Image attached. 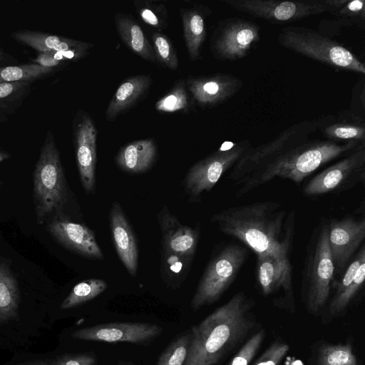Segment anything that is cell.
<instances>
[{
  "label": "cell",
  "mask_w": 365,
  "mask_h": 365,
  "mask_svg": "<svg viewBox=\"0 0 365 365\" xmlns=\"http://www.w3.org/2000/svg\"><path fill=\"white\" fill-rule=\"evenodd\" d=\"M153 49L156 61L168 69L175 71L179 66L178 58L170 38L160 31L152 35Z\"/></svg>",
  "instance_id": "obj_37"
},
{
  "label": "cell",
  "mask_w": 365,
  "mask_h": 365,
  "mask_svg": "<svg viewBox=\"0 0 365 365\" xmlns=\"http://www.w3.org/2000/svg\"><path fill=\"white\" fill-rule=\"evenodd\" d=\"M56 68L44 67L29 63L0 67V84L12 82L33 83L46 78L55 72Z\"/></svg>",
  "instance_id": "obj_31"
},
{
  "label": "cell",
  "mask_w": 365,
  "mask_h": 365,
  "mask_svg": "<svg viewBox=\"0 0 365 365\" xmlns=\"http://www.w3.org/2000/svg\"><path fill=\"white\" fill-rule=\"evenodd\" d=\"M317 365H359V363L351 343H324L318 349Z\"/></svg>",
  "instance_id": "obj_32"
},
{
  "label": "cell",
  "mask_w": 365,
  "mask_h": 365,
  "mask_svg": "<svg viewBox=\"0 0 365 365\" xmlns=\"http://www.w3.org/2000/svg\"><path fill=\"white\" fill-rule=\"evenodd\" d=\"M23 365H48V364L46 361H35V362L27 363V364H25Z\"/></svg>",
  "instance_id": "obj_46"
},
{
  "label": "cell",
  "mask_w": 365,
  "mask_h": 365,
  "mask_svg": "<svg viewBox=\"0 0 365 365\" xmlns=\"http://www.w3.org/2000/svg\"><path fill=\"white\" fill-rule=\"evenodd\" d=\"M19 302L18 282L10 269L0 263V323L16 318Z\"/></svg>",
  "instance_id": "obj_28"
},
{
  "label": "cell",
  "mask_w": 365,
  "mask_h": 365,
  "mask_svg": "<svg viewBox=\"0 0 365 365\" xmlns=\"http://www.w3.org/2000/svg\"><path fill=\"white\" fill-rule=\"evenodd\" d=\"M344 269L329 304V313L332 316H336L348 307L364 284L365 279L364 244H362L360 250Z\"/></svg>",
  "instance_id": "obj_20"
},
{
  "label": "cell",
  "mask_w": 365,
  "mask_h": 365,
  "mask_svg": "<svg viewBox=\"0 0 365 365\" xmlns=\"http://www.w3.org/2000/svg\"><path fill=\"white\" fill-rule=\"evenodd\" d=\"M162 331V328L155 324L115 322L80 329L71 336L79 340L106 343L145 344L158 337Z\"/></svg>",
  "instance_id": "obj_13"
},
{
  "label": "cell",
  "mask_w": 365,
  "mask_h": 365,
  "mask_svg": "<svg viewBox=\"0 0 365 365\" xmlns=\"http://www.w3.org/2000/svg\"><path fill=\"white\" fill-rule=\"evenodd\" d=\"M158 155V145L155 140L142 139L121 147L115 157V163L125 172L141 173L151 168Z\"/></svg>",
  "instance_id": "obj_25"
},
{
  "label": "cell",
  "mask_w": 365,
  "mask_h": 365,
  "mask_svg": "<svg viewBox=\"0 0 365 365\" xmlns=\"http://www.w3.org/2000/svg\"><path fill=\"white\" fill-rule=\"evenodd\" d=\"M248 256L246 247L230 243L223 247L208 263L191 301L197 310L218 300L233 282Z\"/></svg>",
  "instance_id": "obj_7"
},
{
  "label": "cell",
  "mask_w": 365,
  "mask_h": 365,
  "mask_svg": "<svg viewBox=\"0 0 365 365\" xmlns=\"http://www.w3.org/2000/svg\"><path fill=\"white\" fill-rule=\"evenodd\" d=\"M194 257L163 251L161 254V276L164 282L173 289L185 279Z\"/></svg>",
  "instance_id": "obj_29"
},
{
  "label": "cell",
  "mask_w": 365,
  "mask_h": 365,
  "mask_svg": "<svg viewBox=\"0 0 365 365\" xmlns=\"http://www.w3.org/2000/svg\"><path fill=\"white\" fill-rule=\"evenodd\" d=\"M259 41L258 24L231 17L218 22L210 38V49L217 60L235 61L246 57Z\"/></svg>",
  "instance_id": "obj_11"
},
{
  "label": "cell",
  "mask_w": 365,
  "mask_h": 365,
  "mask_svg": "<svg viewBox=\"0 0 365 365\" xmlns=\"http://www.w3.org/2000/svg\"><path fill=\"white\" fill-rule=\"evenodd\" d=\"M256 272L263 294L270 295L282 290L293 299L292 270L271 257H257Z\"/></svg>",
  "instance_id": "obj_26"
},
{
  "label": "cell",
  "mask_w": 365,
  "mask_h": 365,
  "mask_svg": "<svg viewBox=\"0 0 365 365\" xmlns=\"http://www.w3.org/2000/svg\"><path fill=\"white\" fill-rule=\"evenodd\" d=\"M223 233L240 240L257 257H271L292 270L295 214L272 201L234 206L211 218Z\"/></svg>",
  "instance_id": "obj_1"
},
{
  "label": "cell",
  "mask_w": 365,
  "mask_h": 365,
  "mask_svg": "<svg viewBox=\"0 0 365 365\" xmlns=\"http://www.w3.org/2000/svg\"><path fill=\"white\" fill-rule=\"evenodd\" d=\"M336 269L331 257L327 222L314 229L307 249L302 285L307 308L318 312L327 302Z\"/></svg>",
  "instance_id": "obj_5"
},
{
  "label": "cell",
  "mask_w": 365,
  "mask_h": 365,
  "mask_svg": "<svg viewBox=\"0 0 365 365\" xmlns=\"http://www.w3.org/2000/svg\"><path fill=\"white\" fill-rule=\"evenodd\" d=\"M13 59V57L7 53L5 50L0 46V64L11 61Z\"/></svg>",
  "instance_id": "obj_44"
},
{
  "label": "cell",
  "mask_w": 365,
  "mask_h": 365,
  "mask_svg": "<svg viewBox=\"0 0 365 365\" xmlns=\"http://www.w3.org/2000/svg\"><path fill=\"white\" fill-rule=\"evenodd\" d=\"M190 103L185 81L180 79L155 103V107L160 113H175L187 110Z\"/></svg>",
  "instance_id": "obj_34"
},
{
  "label": "cell",
  "mask_w": 365,
  "mask_h": 365,
  "mask_svg": "<svg viewBox=\"0 0 365 365\" xmlns=\"http://www.w3.org/2000/svg\"><path fill=\"white\" fill-rule=\"evenodd\" d=\"M133 5L136 13L145 24L159 31L168 28V11L163 2L153 0H135Z\"/></svg>",
  "instance_id": "obj_35"
},
{
  "label": "cell",
  "mask_w": 365,
  "mask_h": 365,
  "mask_svg": "<svg viewBox=\"0 0 365 365\" xmlns=\"http://www.w3.org/2000/svg\"><path fill=\"white\" fill-rule=\"evenodd\" d=\"M191 101L201 108L217 106L235 96L242 87V81L229 73L207 76H191L185 81Z\"/></svg>",
  "instance_id": "obj_16"
},
{
  "label": "cell",
  "mask_w": 365,
  "mask_h": 365,
  "mask_svg": "<svg viewBox=\"0 0 365 365\" xmlns=\"http://www.w3.org/2000/svg\"><path fill=\"white\" fill-rule=\"evenodd\" d=\"M220 149L197 162L188 170L184 180L185 190L193 197L209 192L222 175L231 169L250 147L248 141L228 143Z\"/></svg>",
  "instance_id": "obj_12"
},
{
  "label": "cell",
  "mask_w": 365,
  "mask_h": 365,
  "mask_svg": "<svg viewBox=\"0 0 365 365\" xmlns=\"http://www.w3.org/2000/svg\"><path fill=\"white\" fill-rule=\"evenodd\" d=\"M88 49H75L66 51L39 53L36 58L32 60V63L44 67L56 68L58 66L83 58L88 53Z\"/></svg>",
  "instance_id": "obj_39"
},
{
  "label": "cell",
  "mask_w": 365,
  "mask_h": 365,
  "mask_svg": "<svg viewBox=\"0 0 365 365\" xmlns=\"http://www.w3.org/2000/svg\"><path fill=\"white\" fill-rule=\"evenodd\" d=\"M254 302L238 292L192 328L184 365H215L239 345L255 324Z\"/></svg>",
  "instance_id": "obj_2"
},
{
  "label": "cell",
  "mask_w": 365,
  "mask_h": 365,
  "mask_svg": "<svg viewBox=\"0 0 365 365\" xmlns=\"http://www.w3.org/2000/svg\"><path fill=\"white\" fill-rule=\"evenodd\" d=\"M364 79H361L355 86L353 90L352 99L351 102L350 110H349L354 115L364 118L361 116V114L364 117Z\"/></svg>",
  "instance_id": "obj_43"
},
{
  "label": "cell",
  "mask_w": 365,
  "mask_h": 365,
  "mask_svg": "<svg viewBox=\"0 0 365 365\" xmlns=\"http://www.w3.org/2000/svg\"><path fill=\"white\" fill-rule=\"evenodd\" d=\"M33 197L37 222L61 215L67 189L60 155L53 133L48 130L34 171Z\"/></svg>",
  "instance_id": "obj_4"
},
{
  "label": "cell",
  "mask_w": 365,
  "mask_h": 365,
  "mask_svg": "<svg viewBox=\"0 0 365 365\" xmlns=\"http://www.w3.org/2000/svg\"><path fill=\"white\" fill-rule=\"evenodd\" d=\"M316 130V120H304L289 127L267 143L250 146L231 168L228 178L234 183L238 182L282 153L307 142Z\"/></svg>",
  "instance_id": "obj_8"
},
{
  "label": "cell",
  "mask_w": 365,
  "mask_h": 365,
  "mask_svg": "<svg viewBox=\"0 0 365 365\" xmlns=\"http://www.w3.org/2000/svg\"><path fill=\"white\" fill-rule=\"evenodd\" d=\"M17 42L33 48L39 53L88 49L94 44L39 31L18 30L11 34Z\"/></svg>",
  "instance_id": "obj_24"
},
{
  "label": "cell",
  "mask_w": 365,
  "mask_h": 365,
  "mask_svg": "<svg viewBox=\"0 0 365 365\" xmlns=\"http://www.w3.org/2000/svg\"><path fill=\"white\" fill-rule=\"evenodd\" d=\"M116 30L126 46L142 58L156 63L153 46L140 25L130 15L118 13L114 18Z\"/></svg>",
  "instance_id": "obj_27"
},
{
  "label": "cell",
  "mask_w": 365,
  "mask_h": 365,
  "mask_svg": "<svg viewBox=\"0 0 365 365\" xmlns=\"http://www.w3.org/2000/svg\"><path fill=\"white\" fill-rule=\"evenodd\" d=\"M152 83V77L148 74L133 76L123 81L109 102L106 120L113 121L133 107L147 95Z\"/></svg>",
  "instance_id": "obj_22"
},
{
  "label": "cell",
  "mask_w": 365,
  "mask_h": 365,
  "mask_svg": "<svg viewBox=\"0 0 365 365\" xmlns=\"http://www.w3.org/2000/svg\"><path fill=\"white\" fill-rule=\"evenodd\" d=\"M73 134L81 181L86 192L91 193L96 185L97 130L93 118L83 110L74 116Z\"/></svg>",
  "instance_id": "obj_14"
},
{
  "label": "cell",
  "mask_w": 365,
  "mask_h": 365,
  "mask_svg": "<svg viewBox=\"0 0 365 365\" xmlns=\"http://www.w3.org/2000/svg\"><path fill=\"white\" fill-rule=\"evenodd\" d=\"M329 245L336 271L343 270L365 238V219L353 215L327 222Z\"/></svg>",
  "instance_id": "obj_15"
},
{
  "label": "cell",
  "mask_w": 365,
  "mask_h": 365,
  "mask_svg": "<svg viewBox=\"0 0 365 365\" xmlns=\"http://www.w3.org/2000/svg\"><path fill=\"white\" fill-rule=\"evenodd\" d=\"M365 178V143L314 176L303 188L307 196L347 190Z\"/></svg>",
  "instance_id": "obj_10"
},
{
  "label": "cell",
  "mask_w": 365,
  "mask_h": 365,
  "mask_svg": "<svg viewBox=\"0 0 365 365\" xmlns=\"http://www.w3.org/2000/svg\"><path fill=\"white\" fill-rule=\"evenodd\" d=\"M107 283L98 279H89L77 284L63 301L61 309H68L90 301L107 289Z\"/></svg>",
  "instance_id": "obj_33"
},
{
  "label": "cell",
  "mask_w": 365,
  "mask_h": 365,
  "mask_svg": "<svg viewBox=\"0 0 365 365\" xmlns=\"http://www.w3.org/2000/svg\"><path fill=\"white\" fill-rule=\"evenodd\" d=\"M331 14L336 18L340 26H356L361 29L365 27L364 0H347Z\"/></svg>",
  "instance_id": "obj_36"
},
{
  "label": "cell",
  "mask_w": 365,
  "mask_h": 365,
  "mask_svg": "<svg viewBox=\"0 0 365 365\" xmlns=\"http://www.w3.org/2000/svg\"><path fill=\"white\" fill-rule=\"evenodd\" d=\"M48 229L64 247L88 257H103L93 232L85 225L71 222L61 215L53 216Z\"/></svg>",
  "instance_id": "obj_17"
},
{
  "label": "cell",
  "mask_w": 365,
  "mask_h": 365,
  "mask_svg": "<svg viewBox=\"0 0 365 365\" xmlns=\"http://www.w3.org/2000/svg\"><path fill=\"white\" fill-rule=\"evenodd\" d=\"M118 365H132V364L130 363H128V362H120Z\"/></svg>",
  "instance_id": "obj_47"
},
{
  "label": "cell",
  "mask_w": 365,
  "mask_h": 365,
  "mask_svg": "<svg viewBox=\"0 0 365 365\" xmlns=\"http://www.w3.org/2000/svg\"><path fill=\"white\" fill-rule=\"evenodd\" d=\"M180 14L190 60H198L207 35L205 19L211 14V10L204 5H195L180 8Z\"/></svg>",
  "instance_id": "obj_23"
},
{
  "label": "cell",
  "mask_w": 365,
  "mask_h": 365,
  "mask_svg": "<svg viewBox=\"0 0 365 365\" xmlns=\"http://www.w3.org/2000/svg\"><path fill=\"white\" fill-rule=\"evenodd\" d=\"M231 8L272 24L303 19L312 15L331 13L328 0H224Z\"/></svg>",
  "instance_id": "obj_9"
},
{
  "label": "cell",
  "mask_w": 365,
  "mask_h": 365,
  "mask_svg": "<svg viewBox=\"0 0 365 365\" xmlns=\"http://www.w3.org/2000/svg\"><path fill=\"white\" fill-rule=\"evenodd\" d=\"M190 342V334L180 336L159 356L156 365H184Z\"/></svg>",
  "instance_id": "obj_38"
},
{
  "label": "cell",
  "mask_w": 365,
  "mask_h": 365,
  "mask_svg": "<svg viewBox=\"0 0 365 365\" xmlns=\"http://www.w3.org/2000/svg\"><path fill=\"white\" fill-rule=\"evenodd\" d=\"M289 346L281 341L270 344L253 365H279L289 351Z\"/></svg>",
  "instance_id": "obj_41"
},
{
  "label": "cell",
  "mask_w": 365,
  "mask_h": 365,
  "mask_svg": "<svg viewBox=\"0 0 365 365\" xmlns=\"http://www.w3.org/2000/svg\"><path fill=\"white\" fill-rule=\"evenodd\" d=\"M11 158V154L3 148L0 147V163Z\"/></svg>",
  "instance_id": "obj_45"
},
{
  "label": "cell",
  "mask_w": 365,
  "mask_h": 365,
  "mask_svg": "<svg viewBox=\"0 0 365 365\" xmlns=\"http://www.w3.org/2000/svg\"><path fill=\"white\" fill-rule=\"evenodd\" d=\"M162 235L163 250L194 257L199 240V230L180 222L165 206L158 214Z\"/></svg>",
  "instance_id": "obj_18"
},
{
  "label": "cell",
  "mask_w": 365,
  "mask_h": 365,
  "mask_svg": "<svg viewBox=\"0 0 365 365\" xmlns=\"http://www.w3.org/2000/svg\"><path fill=\"white\" fill-rule=\"evenodd\" d=\"M31 83L12 82L0 84V123L7 121L29 96Z\"/></svg>",
  "instance_id": "obj_30"
},
{
  "label": "cell",
  "mask_w": 365,
  "mask_h": 365,
  "mask_svg": "<svg viewBox=\"0 0 365 365\" xmlns=\"http://www.w3.org/2000/svg\"><path fill=\"white\" fill-rule=\"evenodd\" d=\"M96 357L90 353L66 354L55 359L51 365H96Z\"/></svg>",
  "instance_id": "obj_42"
},
{
  "label": "cell",
  "mask_w": 365,
  "mask_h": 365,
  "mask_svg": "<svg viewBox=\"0 0 365 365\" xmlns=\"http://www.w3.org/2000/svg\"><path fill=\"white\" fill-rule=\"evenodd\" d=\"M277 42L284 48L329 66L365 73L364 64L351 51L310 29L284 27L277 36Z\"/></svg>",
  "instance_id": "obj_6"
},
{
  "label": "cell",
  "mask_w": 365,
  "mask_h": 365,
  "mask_svg": "<svg viewBox=\"0 0 365 365\" xmlns=\"http://www.w3.org/2000/svg\"><path fill=\"white\" fill-rule=\"evenodd\" d=\"M360 144L356 141L309 140L234 183L238 187L236 196L241 197L277 177L299 183L327 163L348 155Z\"/></svg>",
  "instance_id": "obj_3"
},
{
  "label": "cell",
  "mask_w": 365,
  "mask_h": 365,
  "mask_svg": "<svg viewBox=\"0 0 365 365\" xmlns=\"http://www.w3.org/2000/svg\"><path fill=\"white\" fill-rule=\"evenodd\" d=\"M319 129L326 140L339 143L356 141L365 143L364 119L349 110L338 115H327L316 120Z\"/></svg>",
  "instance_id": "obj_21"
},
{
  "label": "cell",
  "mask_w": 365,
  "mask_h": 365,
  "mask_svg": "<svg viewBox=\"0 0 365 365\" xmlns=\"http://www.w3.org/2000/svg\"><path fill=\"white\" fill-rule=\"evenodd\" d=\"M110 225L117 254L128 272L135 276L138 251L135 235L118 202H114L110 212Z\"/></svg>",
  "instance_id": "obj_19"
},
{
  "label": "cell",
  "mask_w": 365,
  "mask_h": 365,
  "mask_svg": "<svg viewBox=\"0 0 365 365\" xmlns=\"http://www.w3.org/2000/svg\"><path fill=\"white\" fill-rule=\"evenodd\" d=\"M264 337V329H261L252 335L235 355L228 365H249L259 351Z\"/></svg>",
  "instance_id": "obj_40"
}]
</instances>
